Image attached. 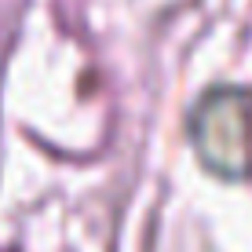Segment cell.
<instances>
[{"mask_svg": "<svg viewBox=\"0 0 252 252\" xmlns=\"http://www.w3.org/2000/svg\"><path fill=\"white\" fill-rule=\"evenodd\" d=\"M190 139L205 168L227 179L252 176V92L212 88L190 114Z\"/></svg>", "mask_w": 252, "mask_h": 252, "instance_id": "cell-1", "label": "cell"}]
</instances>
